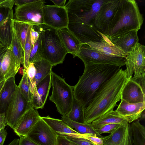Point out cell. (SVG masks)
Masks as SVG:
<instances>
[{"instance_id":"obj_1","label":"cell","mask_w":145,"mask_h":145,"mask_svg":"<svg viewBox=\"0 0 145 145\" xmlns=\"http://www.w3.org/2000/svg\"><path fill=\"white\" fill-rule=\"evenodd\" d=\"M127 80L126 69H120L101 85L84 109L86 123L91 124L113 110L121 99L122 91Z\"/></svg>"},{"instance_id":"obj_2","label":"cell","mask_w":145,"mask_h":145,"mask_svg":"<svg viewBox=\"0 0 145 145\" xmlns=\"http://www.w3.org/2000/svg\"><path fill=\"white\" fill-rule=\"evenodd\" d=\"M120 68L119 66L108 64L84 65L82 75L73 86L74 98L85 109L101 85Z\"/></svg>"},{"instance_id":"obj_3","label":"cell","mask_w":145,"mask_h":145,"mask_svg":"<svg viewBox=\"0 0 145 145\" xmlns=\"http://www.w3.org/2000/svg\"><path fill=\"white\" fill-rule=\"evenodd\" d=\"M143 18L134 0H120L107 27L102 33L108 39L119 33L141 27Z\"/></svg>"},{"instance_id":"obj_4","label":"cell","mask_w":145,"mask_h":145,"mask_svg":"<svg viewBox=\"0 0 145 145\" xmlns=\"http://www.w3.org/2000/svg\"><path fill=\"white\" fill-rule=\"evenodd\" d=\"M41 44V58L53 66L62 63L68 53L57 29L44 24L38 25Z\"/></svg>"},{"instance_id":"obj_5","label":"cell","mask_w":145,"mask_h":145,"mask_svg":"<svg viewBox=\"0 0 145 145\" xmlns=\"http://www.w3.org/2000/svg\"><path fill=\"white\" fill-rule=\"evenodd\" d=\"M105 0H70L65 6L68 15L69 29L83 24H93Z\"/></svg>"},{"instance_id":"obj_6","label":"cell","mask_w":145,"mask_h":145,"mask_svg":"<svg viewBox=\"0 0 145 145\" xmlns=\"http://www.w3.org/2000/svg\"><path fill=\"white\" fill-rule=\"evenodd\" d=\"M52 86L49 100L55 104L57 111L63 116L71 110L74 99L73 86L68 84L64 79L52 71L51 72Z\"/></svg>"},{"instance_id":"obj_7","label":"cell","mask_w":145,"mask_h":145,"mask_svg":"<svg viewBox=\"0 0 145 145\" xmlns=\"http://www.w3.org/2000/svg\"><path fill=\"white\" fill-rule=\"evenodd\" d=\"M45 2L44 0H36L33 2L16 6L15 8L14 19L31 25L44 24L42 8Z\"/></svg>"},{"instance_id":"obj_8","label":"cell","mask_w":145,"mask_h":145,"mask_svg":"<svg viewBox=\"0 0 145 145\" xmlns=\"http://www.w3.org/2000/svg\"><path fill=\"white\" fill-rule=\"evenodd\" d=\"M127 78L145 76V46L139 42L132 48L125 58Z\"/></svg>"},{"instance_id":"obj_9","label":"cell","mask_w":145,"mask_h":145,"mask_svg":"<svg viewBox=\"0 0 145 145\" xmlns=\"http://www.w3.org/2000/svg\"><path fill=\"white\" fill-rule=\"evenodd\" d=\"M77 56L82 60L84 65L104 64L121 67L125 65V58L103 54L92 49L86 43L81 44Z\"/></svg>"},{"instance_id":"obj_10","label":"cell","mask_w":145,"mask_h":145,"mask_svg":"<svg viewBox=\"0 0 145 145\" xmlns=\"http://www.w3.org/2000/svg\"><path fill=\"white\" fill-rule=\"evenodd\" d=\"M32 107L31 103L24 98L17 86L6 111L7 125L14 130L22 116Z\"/></svg>"},{"instance_id":"obj_11","label":"cell","mask_w":145,"mask_h":145,"mask_svg":"<svg viewBox=\"0 0 145 145\" xmlns=\"http://www.w3.org/2000/svg\"><path fill=\"white\" fill-rule=\"evenodd\" d=\"M58 136L41 117L25 137L38 145H56Z\"/></svg>"},{"instance_id":"obj_12","label":"cell","mask_w":145,"mask_h":145,"mask_svg":"<svg viewBox=\"0 0 145 145\" xmlns=\"http://www.w3.org/2000/svg\"><path fill=\"white\" fill-rule=\"evenodd\" d=\"M121 100L130 103L145 101V76L132 77L127 80L121 93Z\"/></svg>"},{"instance_id":"obj_13","label":"cell","mask_w":145,"mask_h":145,"mask_svg":"<svg viewBox=\"0 0 145 145\" xmlns=\"http://www.w3.org/2000/svg\"><path fill=\"white\" fill-rule=\"evenodd\" d=\"M42 12L44 24L57 29L67 27L68 17L65 7L44 5Z\"/></svg>"},{"instance_id":"obj_14","label":"cell","mask_w":145,"mask_h":145,"mask_svg":"<svg viewBox=\"0 0 145 145\" xmlns=\"http://www.w3.org/2000/svg\"><path fill=\"white\" fill-rule=\"evenodd\" d=\"M120 0H105L97 13L94 22L97 29L103 33L107 27Z\"/></svg>"},{"instance_id":"obj_15","label":"cell","mask_w":145,"mask_h":145,"mask_svg":"<svg viewBox=\"0 0 145 145\" xmlns=\"http://www.w3.org/2000/svg\"><path fill=\"white\" fill-rule=\"evenodd\" d=\"M145 109V101L130 103L121 100L116 109L111 112L115 116L124 119L130 123L140 118Z\"/></svg>"},{"instance_id":"obj_16","label":"cell","mask_w":145,"mask_h":145,"mask_svg":"<svg viewBox=\"0 0 145 145\" xmlns=\"http://www.w3.org/2000/svg\"><path fill=\"white\" fill-rule=\"evenodd\" d=\"M14 19L13 8L0 6V42L8 47L11 41Z\"/></svg>"},{"instance_id":"obj_17","label":"cell","mask_w":145,"mask_h":145,"mask_svg":"<svg viewBox=\"0 0 145 145\" xmlns=\"http://www.w3.org/2000/svg\"><path fill=\"white\" fill-rule=\"evenodd\" d=\"M41 118L37 109L31 108L20 118L13 130L14 132L19 137L26 136Z\"/></svg>"},{"instance_id":"obj_18","label":"cell","mask_w":145,"mask_h":145,"mask_svg":"<svg viewBox=\"0 0 145 145\" xmlns=\"http://www.w3.org/2000/svg\"><path fill=\"white\" fill-rule=\"evenodd\" d=\"M51 85L50 73L36 85L32 93L31 101L33 107L34 108L37 109L43 108Z\"/></svg>"},{"instance_id":"obj_19","label":"cell","mask_w":145,"mask_h":145,"mask_svg":"<svg viewBox=\"0 0 145 145\" xmlns=\"http://www.w3.org/2000/svg\"><path fill=\"white\" fill-rule=\"evenodd\" d=\"M138 31L132 30L117 34L109 39L127 54L138 42Z\"/></svg>"},{"instance_id":"obj_20","label":"cell","mask_w":145,"mask_h":145,"mask_svg":"<svg viewBox=\"0 0 145 145\" xmlns=\"http://www.w3.org/2000/svg\"><path fill=\"white\" fill-rule=\"evenodd\" d=\"M104 40L100 42L86 43L92 49L110 56L125 58L127 54L120 47L112 43L104 35Z\"/></svg>"},{"instance_id":"obj_21","label":"cell","mask_w":145,"mask_h":145,"mask_svg":"<svg viewBox=\"0 0 145 145\" xmlns=\"http://www.w3.org/2000/svg\"><path fill=\"white\" fill-rule=\"evenodd\" d=\"M129 124L126 121L123 122L113 132L102 138L104 145H129Z\"/></svg>"},{"instance_id":"obj_22","label":"cell","mask_w":145,"mask_h":145,"mask_svg":"<svg viewBox=\"0 0 145 145\" xmlns=\"http://www.w3.org/2000/svg\"><path fill=\"white\" fill-rule=\"evenodd\" d=\"M58 35L68 53L77 56L81 43L67 27L57 29Z\"/></svg>"},{"instance_id":"obj_23","label":"cell","mask_w":145,"mask_h":145,"mask_svg":"<svg viewBox=\"0 0 145 145\" xmlns=\"http://www.w3.org/2000/svg\"><path fill=\"white\" fill-rule=\"evenodd\" d=\"M41 118L58 136L64 137H78L80 135L62 120L53 118L49 116Z\"/></svg>"},{"instance_id":"obj_24","label":"cell","mask_w":145,"mask_h":145,"mask_svg":"<svg viewBox=\"0 0 145 145\" xmlns=\"http://www.w3.org/2000/svg\"><path fill=\"white\" fill-rule=\"evenodd\" d=\"M129 145H145V127L138 119L129 124Z\"/></svg>"},{"instance_id":"obj_25","label":"cell","mask_w":145,"mask_h":145,"mask_svg":"<svg viewBox=\"0 0 145 145\" xmlns=\"http://www.w3.org/2000/svg\"><path fill=\"white\" fill-rule=\"evenodd\" d=\"M19 69L9 47L2 61L1 74L6 81L9 78L15 76Z\"/></svg>"},{"instance_id":"obj_26","label":"cell","mask_w":145,"mask_h":145,"mask_svg":"<svg viewBox=\"0 0 145 145\" xmlns=\"http://www.w3.org/2000/svg\"><path fill=\"white\" fill-rule=\"evenodd\" d=\"M15 76L7 80L1 92L0 96V112L5 113L17 85L15 82Z\"/></svg>"},{"instance_id":"obj_27","label":"cell","mask_w":145,"mask_h":145,"mask_svg":"<svg viewBox=\"0 0 145 145\" xmlns=\"http://www.w3.org/2000/svg\"><path fill=\"white\" fill-rule=\"evenodd\" d=\"M33 63L36 71L34 78L29 84L30 90L32 94L36 85L51 73L53 67L49 62L42 59Z\"/></svg>"},{"instance_id":"obj_28","label":"cell","mask_w":145,"mask_h":145,"mask_svg":"<svg viewBox=\"0 0 145 145\" xmlns=\"http://www.w3.org/2000/svg\"><path fill=\"white\" fill-rule=\"evenodd\" d=\"M13 20L12 40L9 47L11 50L16 64L20 68L21 64H22L23 66L24 65V51L14 27Z\"/></svg>"},{"instance_id":"obj_29","label":"cell","mask_w":145,"mask_h":145,"mask_svg":"<svg viewBox=\"0 0 145 145\" xmlns=\"http://www.w3.org/2000/svg\"><path fill=\"white\" fill-rule=\"evenodd\" d=\"M61 120L65 122L70 128L75 129L74 130L80 134L91 135L101 138L103 137L96 131L91 123H77L72 121L66 116H62Z\"/></svg>"},{"instance_id":"obj_30","label":"cell","mask_w":145,"mask_h":145,"mask_svg":"<svg viewBox=\"0 0 145 145\" xmlns=\"http://www.w3.org/2000/svg\"><path fill=\"white\" fill-rule=\"evenodd\" d=\"M84 110V109L81 103L74 98L71 110L66 116L74 121L85 123H86Z\"/></svg>"},{"instance_id":"obj_31","label":"cell","mask_w":145,"mask_h":145,"mask_svg":"<svg viewBox=\"0 0 145 145\" xmlns=\"http://www.w3.org/2000/svg\"><path fill=\"white\" fill-rule=\"evenodd\" d=\"M125 120L124 119L115 116L111 112L96 119L91 123L95 129L108 124L112 123L121 124Z\"/></svg>"},{"instance_id":"obj_32","label":"cell","mask_w":145,"mask_h":145,"mask_svg":"<svg viewBox=\"0 0 145 145\" xmlns=\"http://www.w3.org/2000/svg\"><path fill=\"white\" fill-rule=\"evenodd\" d=\"M14 27L18 39L24 49L27 34L31 24L13 20Z\"/></svg>"},{"instance_id":"obj_33","label":"cell","mask_w":145,"mask_h":145,"mask_svg":"<svg viewBox=\"0 0 145 145\" xmlns=\"http://www.w3.org/2000/svg\"><path fill=\"white\" fill-rule=\"evenodd\" d=\"M18 86L20 92L24 98L28 102L31 103L32 94L30 90L28 77L24 69L23 76Z\"/></svg>"},{"instance_id":"obj_34","label":"cell","mask_w":145,"mask_h":145,"mask_svg":"<svg viewBox=\"0 0 145 145\" xmlns=\"http://www.w3.org/2000/svg\"><path fill=\"white\" fill-rule=\"evenodd\" d=\"M42 59L41 44L39 36L34 45L32 46L29 59V64L30 63L38 61Z\"/></svg>"},{"instance_id":"obj_35","label":"cell","mask_w":145,"mask_h":145,"mask_svg":"<svg viewBox=\"0 0 145 145\" xmlns=\"http://www.w3.org/2000/svg\"><path fill=\"white\" fill-rule=\"evenodd\" d=\"M31 27L28 32L24 49V69H26L29 65V59L32 45L30 38Z\"/></svg>"},{"instance_id":"obj_36","label":"cell","mask_w":145,"mask_h":145,"mask_svg":"<svg viewBox=\"0 0 145 145\" xmlns=\"http://www.w3.org/2000/svg\"><path fill=\"white\" fill-rule=\"evenodd\" d=\"M121 124L112 123L107 124L103 125L95 130L100 135L104 133H108L110 134L117 129Z\"/></svg>"},{"instance_id":"obj_37","label":"cell","mask_w":145,"mask_h":145,"mask_svg":"<svg viewBox=\"0 0 145 145\" xmlns=\"http://www.w3.org/2000/svg\"><path fill=\"white\" fill-rule=\"evenodd\" d=\"M76 145H97L89 140L80 137H65Z\"/></svg>"},{"instance_id":"obj_38","label":"cell","mask_w":145,"mask_h":145,"mask_svg":"<svg viewBox=\"0 0 145 145\" xmlns=\"http://www.w3.org/2000/svg\"><path fill=\"white\" fill-rule=\"evenodd\" d=\"M39 37L38 25H31L30 38L32 46H33Z\"/></svg>"},{"instance_id":"obj_39","label":"cell","mask_w":145,"mask_h":145,"mask_svg":"<svg viewBox=\"0 0 145 145\" xmlns=\"http://www.w3.org/2000/svg\"><path fill=\"white\" fill-rule=\"evenodd\" d=\"M78 137L86 138L97 145H103V141L102 138L94 135L80 134Z\"/></svg>"},{"instance_id":"obj_40","label":"cell","mask_w":145,"mask_h":145,"mask_svg":"<svg viewBox=\"0 0 145 145\" xmlns=\"http://www.w3.org/2000/svg\"><path fill=\"white\" fill-rule=\"evenodd\" d=\"M25 69L29 85L34 78L36 71L34 63H30L27 68Z\"/></svg>"},{"instance_id":"obj_41","label":"cell","mask_w":145,"mask_h":145,"mask_svg":"<svg viewBox=\"0 0 145 145\" xmlns=\"http://www.w3.org/2000/svg\"><path fill=\"white\" fill-rule=\"evenodd\" d=\"M8 48V47L4 46H0V82L5 79L4 78L1 74L0 70L3 58Z\"/></svg>"},{"instance_id":"obj_42","label":"cell","mask_w":145,"mask_h":145,"mask_svg":"<svg viewBox=\"0 0 145 145\" xmlns=\"http://www.w3.org/2000/svg\"><path fill=\"white\" fill-rule=\"evenodd\" d=\"M18 145H38L25 136H21Z\"/></svg>"},{"instance_id":"obj_43","label":"cell","mask_w":145,"mask_h":145,"mask_svg":"<svg viewBox=\"0 0 145 145\" xmlns=\"http://www.w3.org/2000/svg\"><path fill=\"white\" fill-rule=\"evenodd\" d=\"M56 145H76L64 137L58 136Z\"/></svg>"},{"instance_id":"obj_44","label":"cell","mask_w":145,"mask_h":145,"mask_svg":"<svg viewBox=\"0 0 145 145\" xmlns=\"http://www.w3.org/2000/svg\"><path fill=\"white\" fill-rule=\"evenodd\" d=\"M14 0H0V6L6 7L13 8Z\"/></svg>"},{"instance_id":"obj_45","label":"cell","mask_w":145,"mask_h":145,"mask_svg":"<svg viewBox=\"0 0 145 145\" xmlns=\"http://www.w3.org/2000/svg\"><path fill=\"white\" fill-rule=\"evenodd\" d=\"M1 93V92L0 93V96ZM7 125V124L5 113H1L0 112V130L4 129L5 127Z\"/></svg>"},{"instance_id":"obj_46","label":"cell","mask_w":145,"mask_h":145,"mask_svg":"<svg viewBox=\"0 0 145 145\" xmlns=\"http://www.w3.org/2000/svg\"><path fill=\"white\" fill-rule=\"evenodd\" d=\"M7 135L6 130L2 129L0 130V145H3Z\"/></svg>"},{"instance_id":"obj_47","label":"cell","mask_w":145,"mask_h":145,"mask_svg":"<svg viewBox=\"0 0 145 145\" xmlns=\"http://www.w3.org/2000/svg\"><path fill=\"white\" fill-rule=\"evenodd\" d=\"M36 0H14V5L18 6L27 3H31Z\"/></svg>"},{"instance_id":"obj_48","label":"cell","mask_w":145,"mask_h":145,"mask_svg":"<svg viewBox=\"0 0 145 145\" xmlns=\"http://www.w3.org/2000/svg\"><path fill=\"white\" fill-rule=\"evenodd\" d=\"M51 1L53 2L54 5L61 7H65V3L66 1V0H51Z\"/></svg>"},{"instance_id":"obj_49","label":"cell","mask_w":145,"mask_h":145,"mask_svg":"<svg viewBox=\"0 0 145 145\" xmlns=\"http://www.w3.org/2000/svg\"><path fill=\"white\" fill-rule=\"evenodd\" d=\"M19 139L18 138L14 139L8 145H18L19 142Z\"/></svg>"},{"instance_id":"obj_50","label":"cell","mask_w":145,"mask_h":145,"mask_svg":"<svg viewBox=\"0 0 145 145\" xmlns=\"http://www.w3.org/2000/svg\"><path fill=\"white\" fill-rule=\"evenodd\" d=\"M6 80L5 79L0 82V93L1 92L4 86Z\"/></svg>"},{"instance_id":"obj_51","label":"cell","mask_w":145,"mask_h":145,"mask_svg":"<svg viewBox=\"0 0 145 145\" xmlns=\"http://www.w3.org/2000/svg\"><path fill=\"white\" fill-rule=\"evenodd\" d=\"M2 45H3V46L2 44V43H1L0 42V46H2Z\"/></svg>"},{"instance_id":"obj_52","label":"cell","mask_w":145,"mask_h":145,"mask_svg":"<svg viewBox=\"0 0 145 145\" xmlns=\"http://www.w3.org/2000/svg\"><path fill=\"white\" fill-rule=\"evenodd\" d=\"M2 46H3V45H2Z\"/></svg>"}]
</instances>
